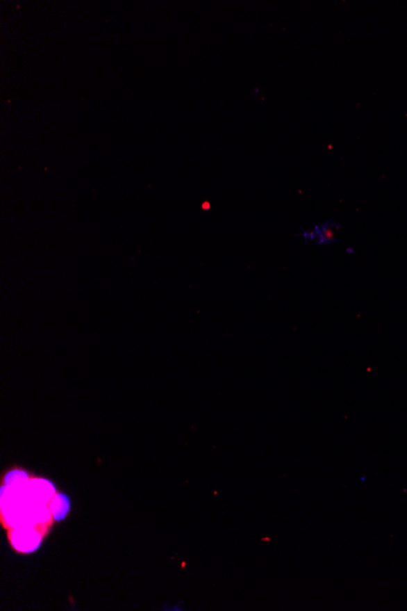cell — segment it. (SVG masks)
<instances>
[{"label":"cell","instance_id":"obj_1","mask_svg":"<svg viewBox=\"0 0 407 611\" xmlns=\"http://www.w3.org/2000/svg\"><path fill=\"white\" fill-rule=\"evenodd\" d=\"M10 539L19 552L31 553L40 547L42 538L33 527H19L11 532Z\"/></svg>","mask_w":407,"mask_h":611},{"label":"cell","instance_id":"obj_2","mask_svg":"<svg viewBox=\"0 0 407 611\" xmlns=\"http://www.w3.org/2000/svg\"><path fill=\"white\" fill-rule=\"evenodd\" d=\"M24 492L26 497L31 499L32 502L42 503L47 504L54 498L55 488L53 483L49 481H45L43 478L40 480H32L24 484Z\"/></svg>","mask_w":407,"mask_h":611},{"label":"cell","instance_id":"obj_3","mask_svg":"<svg viewBox=\"0 0 407 611\" xmlns=\"http://www.w3.org/2000/svg\"><path fill=\"white\" fill-rule=\"evenodd\" d=\"M49 509L55 521H63L70 510L69 498L63 493L55 494L54 498L50 500Z\"/></svg>","mask_w":407,"mask_h":611},{"label":"cell","instance_id":"obj_4","mask_svg":"<svg viewBox=\"0 0 407 611\" xmlns=\"http://www.w3.org/2000/svg\"><path fill=\"white\" fill-rule=\"evenodd\" d=\"M30 481L28 475L25 471L21 470H14V471L8 472L4 478L6 487H21Z\"/></svg>","mask_w":407,"mask_h":611},{"label":"cell","instance_id":"obj_5","mask_svg":"<svg viewBox=\"0 0 407 611\" xmlns=\"http://www.w3.org/2000/svg\"><path fill=\"white\" fill-rule=\"evenodd\" d=\"M335 229H337V226L333 227L331 225H324L321 229L317 227L316 237L318 238V242L319 243H332V242H335L337 241L335 239Z\"/></svg>","mask_w":407,"mask_h":611}]
</instances>
